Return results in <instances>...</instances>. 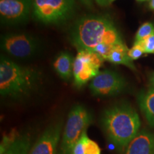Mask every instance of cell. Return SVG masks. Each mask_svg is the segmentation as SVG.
<instances>
[{
	"label": "cell",
	"instance_id": "obj_1",
	"mask_svg": "<svg viewBox=\"0 0 154 154\" xmlns=\"http://www.w3.org/2000/svg\"><path fill=\"white\" fill-rule=\"evenodd\" d=\"M69 39L78 51H94L101 44L124 43L114 23L105 15H87L77 19L69 32Z\"/></svg>",
	"mask_w": 154,
	"mask_h": 154
},
{
	"label": "cell",
	"instance_id": "obj_2",
	"mask_svg": "<svg viewBox=\"0 0 154 154\" xmlns=\"http://www.w3.org/2000/svg\"><path fill=\"white\" fill-rule=\"evenodd\" d=\"M42 74L34 67L24 66L2 55L0 94L4 98L22 100L34 93L42 84Z\"/></svg>",
	"mask_w": 154,
	"mask_h": 154
},
{
	"label": "cell",
	"instance_id": "obj_3",
	"mask_svg": "<svg viewBox=\"0 0 154 154\" xmlns=\"http://www.w3.org/2000/svg\"><path fill=\"white\" fill-rule=\"evenodd\" d=\"M101 122L108 140L121 150L126 149L140 126L138 113L127 103L108 108L102 113Z\"/></svg>",
	"mask_w": 154,
	"mask_h": 154
},
{
	"label": "cell",
	"instance_id": "obj_4",
	"mask_svg": "<svg viewBox=\"0 0 154 154\" xmlns=\"http://www.w3.org/2000/svg\"><path fill=\"white\" fill-rule=\"evenodd\" d=\"M92 122L91 113L84 106L77 104L69 111L62 138L59 145V154H71L74 144Z\"/></svg>",
	"mask_w": 154,
	"mask_h": 154
},
{
	"label": "cell",
	"instance_id": "obj_5",
	"mask_svg": "<svg viewBox=\"0 0 154 154\" xmlns=\"http://www.w3.org/2000/svg\"><path fill=\"white\" fill-rule=\"evenodd\" d=\"M32 12L38 22L58 24L68 20L74 14L75 0H31Z\"/></svg>",
	"mask_w": 154,
	"mask_h": 154
},
{
	"label": "cell",
	"instance_id": "obj_6",
	"mask_svg": "<svg viewBox=\"0 0 154 154\" xmlns=\"http://www.w3.org/2000/svg\"><path fill=\"white\" fill-rule=\"evenodd\" d=\"M41 42L35 36L26 33H11L2 36L1 48L11 57L27 59L37 54Z\"/></svg>",
	"mask_w": 154,
	"mask_h": 154
},
{
	"label": "cell",
	"instance_id": "obj_7",
	"mask_svg": "<svg viewBox=\"0 0 154 154\" xmlns=\"http://www.w3.org/2000/svg\"><path fill=\"white\" fill-rule=\"evenodd\" d=\"M105 60L97 53L88 50L78 51L74 58L73 76L74 84L80 88L91 81L100 72Z\"/></svg>",
	"mask_w": 154,
	"mask_h": 154
},
{
	"label": "cell",
	"instance_id": "obj_8",
	"mask_svg": "<svg viewBox=\"0 0 154 154\" xmlns=\"http://www.w3.org/2000/svg\"><path fill=\"white\" fill-rule=\"evenodd\" d=\"M126 86V82L124 77L109 69L100 72L89 84L91 94L99 97L118 95L124 91Z\"/></svg>",
	"mask_w": 154,
	"mask_h": 154
},
{
	"label": "cell",
	"instance_id": "obj_9",
	"mask_svg": "<svg viewBox=\"0 0 154 154\" xmlns=\"http://www.w3.org/2000/svg\"><path fill=\"white\" fill-rule=\"evenodd\" d=\"M32 11L31 0H0L2 24L17 25L27 21Z\"/></svg>",
	"mask_w": 154,
	"mask_h": 154
},
{
	"label": "cell",
	"instance_id": "obj_10",
	"mask_svg": "<svg viewBox=\"0 0 154 154\" xmlns=\"http://www.w3.org/2000/svg\"><path fill=\"white\" fill-rule=\"evenodd\" d=\"M62 127V121L49 125L32 146L29 154H57Z\"/></svg>",
	"mask_w": 154,
	"mask_h": 154
},
{
	"label": "cell",
	"instance_id": "obj_11",
	"mask_svg": "<svg viewBox=\"0 0 154 154\" xmlns=\"http://www.w3.org/2000/svg\"><path fill=\"white\" fill-rule=\"evenodd\" d=\"M32 140L27 134H11L4 136L0 154H29Z\"/></svg>",
	"mask_w": 154,
	"mask_h": 154
},
{
	"label": "cell",
	"instance_id": "obj_12",
	"mask_svg": "<svg viewBox=\"0 0 154 154\" xmlns=\"http://www.w3.org/2000/svg\"><path fill=\"white\" fill-rule=\"evenodd\" d=\"M125 154H154V133L139 131L127 146Z\"/></svg>",
	"mask_w": 154,
	"mask_h": 154
},
{
	"label": "cell",
	"instance_id": "obj_13",
	"mask_svg": "<svg viewBox=\"0 0 154 154\" xmlns=\"http://www.w3.org/2000/svg\"><path fill=\"white\" fill-rule=\"evenodd\" d=\"M74 59L70 53L63 51L59 54L54 61V68L61 79L69 81L73 76Z\"/></svg>",
	"mask_w": 154,
	"mask_h": 154
},
{
	"label": "cell",
	"instance_id": "obj_14",
	"mask_svg": "<svg viewBox=\"0 0 154 154\" xmlns=\"http://www.w3.org/2000/svg\"><path fill=\"white\" fill-rule=\"evenodd\" d=\"M140 109L149 124L154 126V88L150 87L138 96Z\"/></svg>",
	"mask_w": 154,
	"mask_h": 154
},
{
	"label": "cell",
	"instance_id": "obj_15",
	"mask_svg": "<svg viewBox=\"0 0 154 154\" xmlns=\"http://www.w3.org/2000/svg\"><path fill=\"white\" fill-rule=\"evenodd\" d=\"M128 49L125 43H121L115 45L111 50L110 54L108 57L106 61L113 64L124 65L131 69L136 71V66L128 56Z\"/></svg>",
	"mask_w": 154,
	"mask_h": 154
},
{
	"label": "cell",
	"instance_id": "obj_16",
	"mask_svg": "<svg viewBox=\"0 0 154 154\" xmlns=\"http://www.w3.org/2000/svg\"><path fill=\"white\" fill-rule=\"evenodd\" d=\"M154 35V24L153 22H145L140 26L135 35L134 42H140L150 36Z\"/></svg>",
	"mask_w": 154,
	"mask_h": 154
},
{
	"label": "cell",
	"instance_id": "obj_17",
	"mask_svg": "<svg viewBox=\"0 0 154 154\" xmlns=\"http://www.w3.org/2000/svg\"><path fill=\"white\" fill-rule=\"evenodd\" d=\"M89 139L86 134V131H84L79 139L74 144L71 154H86V145Z\"/></svg>",
	"mask_w": 154,
	"mask_h": 154
},
{
	"label": "cell",
	"instance_id": "obj_18",
	"mask_svg": "<svg viewBox=\"0 0 154 154\" xmlns=\"http://www.w3.org/2000/svg\"><path fill=\"white\" fill-rule=\"evenodd\" d=\"M145 53L142 45L137 42H134L133 47L128 50V56L132 61L138 60Z\"/></svg>",
	"mask_w": 154,
	"mask_h": 154
},
{
	"label": "cell",
	"instance_id": "obj_19",
	"mask_svg": "<svg viewBox=\"0 0 154 154\" xmlns=\"http://www.w3.org/2000/svg\"><path fill=\"white\" fill-rule=\"evenodd\" d=\"M142 45L146 54H154V35H152L143 42H137Z\"/></svg>",
	"mask_w": 154,
	"mask_h": 154
},
{
	"label": "cell",
	"instance_id": "obj_20",
	"mask_svg": "<svg viewBox=\"0 0 154 154\" xmlns=\"http://www.w3.org/2000/svg\"><path fill=\"white\" fill-rule=\"evenodd\" d=\"M86 154H101V149L99 145L90 138L86 145Z\"/></svg>",
	"mask_w": 154,
	"mask_h": 154
},
{
	"label": "cell",
	"instance_id": "obj_21",
	"mask_svg": "<svg viewBox=\"0 0 154 154\" xmlns=\"http://www.w3.org/2000/svg\"><path fill=\"white\" fill-rule=\"evenodd\" d=\"M97 5H99L101 7H107L110 5V0H95Z\"/></svg>",
	"mask_w": 154,
	"mask_h": 154
},
{
	"label": "cell",
	"instance_id": "obj_22",
	"mask_svg": "<svg viewBox=\"0 0 154 154\" xmlns=\"http://www.w3.org/2000/svg\"><path fill=\"white\" fill-rule=\"evenodd\" d=\"M84 6L89 9L93 8V0H79Z\"/></svg>",
	"mask_w": 154,
	"mask_h": 154
},
{
	"label": "cell",
	"instance_id": "obj_23",
	"mask_svg": "<svg viewBox=\"0 0 154 154\" xmlns=\"http://www.w3.org/2000/svg\"><path fill=\"white\" fill-rule=\"evenodd\" d=\"M149 84L151 87L154 88V72L152 73L149 78Z\"/></svg>",
	"mask_w": 154,
	"mask_h": 154
},
{
	"label": "cell",
	"instance_id": "obj_24",
	"mask_svg": "<svg viewBox=\"0 0 154 154\" xmlns=\"http://www.w3.org/2000/svg\"><path fill=\"white\" fill-rule=\"evenodd\" d=\"M149 9L152 11H154V0H150L149 3Z\"/></svg>",
	"mask_w": 154,
	"mask_h": 154
},
{
	"label": "cell",
	"instance_id": "obj_25",
	"mask_svg": "<svg viewBox=\"0 0 154 154\" xmlns=\"http://www.w3.org/2000/svg\"><path fill=\"white\" fill-rule=\"evenodd\" d=\"M137 2H146V1H150V0H136Z\"/></svg>",
	"mask_w": 154,
	"mask_h": 154
},
{
	"label": "cell",
	"instance_id": "obj_26",
	"mask_svg": "<svg viewBox=\"0 0 154 154\" xmlns=\"http://www.w3.org/2000/svg\"><path fill=\"white\" fill-rule=\"evenodd\" d=\"M114 1H116V0H110V4L113 2H114Z\"/></svg>",
	"mask_w": 154,
	"mask_h": 154
}]
</instances>
